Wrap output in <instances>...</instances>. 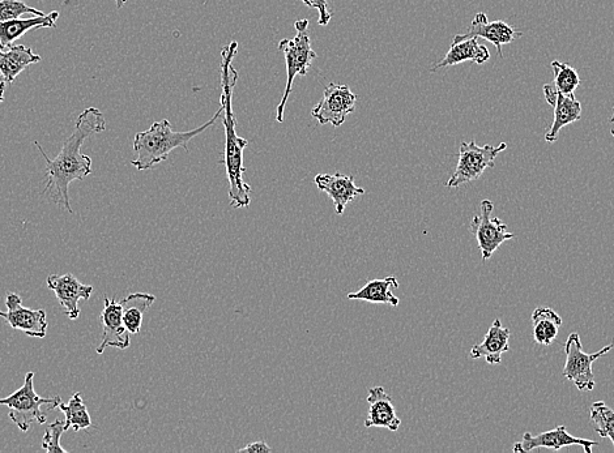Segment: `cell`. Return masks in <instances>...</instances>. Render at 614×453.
I'll use <instances>...</instances> for the list:
<instances>
[{
	"mask_svg": "<svg viewBox=\"0 0 614 453\" xmlns=\"http://www.w3.org/2000/svg\"><path fill=\"white\" fill-rule=\"evenodd\" d=\"M106 130V119L102 111L88 108L76 119L75 131L68 138L59 155L53 160L36 141V147L46 161V186L42 195L50 194V199L59 207L74 215L71 207L70 185L74 181H83L92 173V158L81 153L84 141L89 136L101 134Z\"/></svg>",
	"mask_w": 614,
	"mask_h": 453,
	"instance_id": "cell-1",
	"label": "cell"
},
{
	"mask_svg": "<svg viewBox=\"0 0 614 453\" xmlns=\"http://www.w3.org/2000/svg\"><path fill=\"white\" fill-rule=\"evenodd\" d=\"M238 51V42H230L221 51V98L223 108V125L225 127V155L223 164L227 170L229 182L230 205L234 208H247L251 204V191L243 174L246 172L243 164V152L247 147V140L237 135V119L233 111V91L238 80V71L233 67L234 58Z\"/></svg>",
	"mask_w": 614,
	"mask_h": 453,
	"instance_id": "cell-2",
	"label": "cell"
},
{
	"mask_svg": "<svg viewBox=\"0 0 614 453\" xmlns=\"http://www.w3.org/2000/svg\"><path fill=\"white\" fill-rule=\"evenodd\" d=\"M221 115H223V108H220L210 121L204 123L203 126L186 132L174 131L168 119L153 123L149 130L138 132L135 135L134 152L136 157L131 161V165L135 166L139 172H146V170H152L161 162L168 160L174 149L183 148L186 152H189L190 141L215 125Z\"/></svg>",
	"mask_w": 614,
	"mask_h": 453,
	"instance_id": "cell-3",
	"label": "cell"
},
{
	"mask_svg": "<svg viewBox=\"0 0 614 453\" xmlns=\"http://www.w3.org/2000/svg\"><path fill=\"white\" fill-rule=\"evenodd\" d=\"M296 37L293 40H281L279 50L283 51L285 64H287V85H285L283 97L276 109V121L284 122V111L287 108L289 96H291L294 79L297 76H306L313 62L317 59V53L311 47L309 21L298 20L294 23Z\"/></svg>",
	"mask_w": 614,
	"mask_h": 453,
	"instance_id": "cell-4",
	"label": "cell"
},
{
	"mask_svg": "<svg viewBox=\"0 0 614 453\" xmlns=\"http://www.w3.org/2000/svg\"><path fill=\"white\" fill-rule=\"evenodd\" d=\"M61 403L62 399L59 396L41 397L37 395L36 390H34L33 371H29L25 375L23 387L12 393L11 396L0 399V405L10 409L8 418L23 433H28L33 422L45 425L46 420H48V410L42 409L44 405H54L55 408H58Z\"/></svg>",
	"mask_w": 614,
	"mask_h": 453,
	"instance_id": "cell-5",
	"label": "cell"
},
{
	"mask_svg": "<svg viewBox=\"0 0 614 453\" xmlns=\"http://www.w3.org/2000/svg\"><path fill=\"white\" fill-rule=\"evenodd\" d=\"M506 149V143H501L498 147H493V145L480 147L475 140L469 143L463 141L460 144L458 164H456L454 174L446 182V187L458 188L476 181L486 170L494 168V161Z\"/></svg>",
	"mask_w": 614,
	"mask_h": 453,
	"instance_id": "cell-6",
	"label": "cell"
},
{
	"mask_svg": "<svg viewBox=\"0 0 614 453\" xmlns=\"http://www.w3.org/2000/svg\"><path fill=\"white\" fill-rule=\"evenodd\" d=\"M613 349L614 343L605 346L598 353H584L581 336L577 332L571 333L565 343V378L573 382L579 391L590 392L594 390L596 383L592 365Z\"/></svg>",
	"mask_w": 614,
	"mask_h": 453,
	"instance_id": "cell-7",
	"label": "cell"
},
{
	"mask_svg": "<svg viewBox=\"0 0 614 453\" xmlns=\"http://www.w3.org/2000/svg\"><path fill=\"white\" fill-rule=\"evenodd\" d=\"M494 204L490 200H483L480 204V213H477L471 222V233L475 235L477 245L481 251L483 262L492 258L506 241L515 238L514 233L507 230L505 222L493 217Z\"/></svg>",
	"mask_w": 614,
	"mask_h": 453,
	"instance_id": "cell-8",
	"label": "cell"
},
{
	"mask_svg": "<svg viewBox=\"0 0 614 453\" xmlns=\"http://www.w3.org/2000/svg\"><path fill=\"white\" fill-rule=\"evenodd\" d=\"M357 98L348 85L328 84L321 102L311 111V115L319 125L340 127L355 111Z\"/></svg>",
	"mask_w": 614,
	"mask_h": 453,
	"instance_id": "cell-9",
	"label": "cell"
},
{
	"mask_svg": "<svg viewBox=\"0 0 614 453\" xmlns=\"http://www.w3.org/2000/svg\"><path fill=\"white\" fill-rule=\"evenodd\" d=\"M7 311H0V318L6 320L12 329L24 332L33 339H45L48 335V319L44 310H32L23 306V299L17 293H8Z\"/></svg>",
	"mask_w": 614,
	"mask_h": 453,
	"instance_id": "cell-10",
	"label": "cell"
},
{
	"mask_svg": "<svg viewBox=\"0 0 614 453\" xmlns=\"http://www.w3.org/2000/svg\"><path fill=\"white\" fill-rule=\"evenodd\" d=\"M102 336L101 344L97 346V353L102 354L106 348L125 350L130 348L131 333L123 323V302L117 299L104 297V310L101 316Z\"/></svg>",
	"mask_w": 614,
	"mask_h": 453,
	"instance_id": "cell-11",
	"label": "cell"
},
{
	"mask_svg": "<svg viewBox=\"0 0 614 453\" xmlns=\"http://www.w3.org/2000/svg\"><path fill=\"white\" fill-rule=\"evenodd\" d=\"M570 446H581L586 453L592 452V447H598L599 443L595 440L573 437L565 426H558L556 429L545 431L539 435L524 433L523 439L515 443L513 451L515 453H528L539 448H549V450L560 451L561 448Z\"/></svg>",
	"mask_w": 614,
	"mask_h": 453,
	"instance_id": "cell-12",
	"label": "cell"
},
{
	"mask_svg": "<svg viewBox=\"0 0 614 453\" xmlns=\"http://www.w3.org/2000/svg\"><path fill=\"white\" fill-rule=\"evenodd\" d=\"M545 101L554 109V121L550 126L545 141L554 143L558 139V135L562 128L573 125L582 117V104L575 98L573 94H562L557 92L553 84L544 85Z\"/></svg>",
	"mask_w": 614,
	"mask_h": 453,
	"instance_id": "cell-13",
	"label": "cell"
},
{
	"mask_svg": "<svg viewBox=\"0 0 614 453\" xmlns=\"http://www.w3.org/2000/svg\"><path fill=\"white\" fill-rule=\"evenodd\" d=\"M522 32L511 27L505 21H489L484 12L476 14L475 19L469 25L468 31L463 34H456L454 42L468 40V38H483L490 44L496 46L498 54L503 57L502 46L513 44L517 38L522 37Z\"/></svg>",
	"mask_w": 614,
	"mask_h": 453,
	"instance_id": "cell-14",
	"label": "cell"
},
{
	"mask_svg": "<svg viewBox=\"0 0 614 453\" xmlns=\"http://www.w3.org/2000/svg\"><path fill=\"white\" fill-rule=\"evenodd\" d=\"M46 285L50 290H53L59 305L70 320L79 319V302L89 301L93 290H95L92 285L81 284L71 273L63 276L50 275L46 280Z\"/></svg>",
	"mask_w": 614,
	"mask_h": 453,
	"instance_id": "cell-15",
	"label": "cell"
},
{
	"mask_svg": "<svg viewBox=\"0 0 614 453\" xmlns=\"http://www.w3.org/2000/svg\"><path fill=\"white\" fill-rule=\"evenodd\" d=\"M319 190L326 192L335 205L336 215H344L345 208L352 203L357 196L365 195L364 188L356 186L353 175L319 174L314 179Z\"/></svg>",
	"mask_w": 614,
	"mask_h": 453,
	"instance_id": "cell-16",
	"label": "cell"
},
{
	"mask_svg": "<svg viewBox=\"0 0 614 453\" xmlns=\"http://www.w3.org/2000/svg\"><path fill=\"white\" fill-rule=\"evenodd\" d=\"M369 413L365 420V427H381L396 433L402 426V420L396 414L391 396L383 387H373L368 396Z\"/></svg>",
	"mask_w": 614,
	"mask_h": 453,
	"instance_id": "cell-17",
	"label": "cell"
},
{
	"mask_svg": "<svg viewBox=\"0 0 614 453\" xmlns=\"http://www.w3.org/2000/svg\"><path fill=\"white\" fill-rule=\"evenodd\" d=\"M510 336V329L503 327L500 319L494 320L483 343L472 346V360L485 358L489 365H501L503 354L510 350Z\"/></svg>",
	"mask_w": 614,
	"mask_h": 453,
	"instance_id": "cell-18",
	"label": "cell"
},
{
	"mask_svg": "<svg viewBox=\"0 0 614 453\" xmlns=\"http://www.w3.org/2000/svg\"><path fill=\"white\" fill-rule=\"evenodd\" d=\"M59 12L53 11L44 16H33L31 19H15L0 23V47L8 49L14 42L28 32L41 28H57Z\"/></svg>",
	"mask_w": 614,
	"mask_h": 453,
	"instance_id": "cell-19",
	"label": "cell"
},
{
	"mask_svg": "<svg viewBox=\"0 0 614 453\" xmlns=\"http://www.w3.org/2000/svg\"><path fill=\"white\" fill-rule=\"evenodd\" d=\"M41 59V55L34 54L29 46L14 45L8 49L0 47V74L4 76L7 84H12L21 72L32 64L41 62Z\"/></svg>",
	"mask_w": 614,
	"mask_h": 453,
	"instance_id": "cell-20",
	"label": "cell"
},
{
	"mask_svg": "<svg viewBox=\"0 0 614 453\" xmlns=\"http://www.w3.org/2000/svg\"><path fill=\"white\" fill-rule=\"evenodd\" d=\"M490 59V51L488 47L479 44L477 38H468V40L454 42L450 46L449 53L441 62L432 68V72L441 70V68L456 66V64L464 62H472L484 64Z\"/></svg>",
	"mask_w": 614,
	"mask_h": 453,
	"instance_id": "cell-21",
	"label": "cell"
},
{
	"mask_svg": "<svg viewBox=\"0 0 614 453\" xmlns=\"http://www.w3.org/2000/svg\"><path fill=\"white\" fill-rule=\"evenodd\" d=\"M392 289H399V281L394 276H388L386 279H377L369 281L364 288L355 293H349V299H357V301H365L370 303H383L398 307L400 299L392 293Z\"/></svg>",
	"mask_w": 614,
	"mask_h": 453,
	"instance_id": "cell-22",
	"label": "cell"
},
{
	"mask_svg": "<svg viewBox=\"0 0 614 453\" xmlns=\"http://www.w3.org/2000/svg\"><path fill=\"white\" fill-rule=\"evenodd\" d=\"M534 324V339L537 344L549 346L556 341L560 327L562 326L561 316L550 307H537L531 316Z\"/></svg>",
	"mask_w": 614,
	"mask_h": 453,
	"instance_id": "cell-23",
	"label": "cell"
},
{
	"mask_svg": "<svg viewBox=\"0 0 614 453\" xmlns=\"http://www.w3.org/2000/svg\"><path fill=\"white\" fill-rule=\"evenodd\" d=\"M155 301L156 297L148 293H132L122 299L123 323L131 335H138L143 326V316Z\"/></svg>",
	"mask_w": 614,
	"mask_h": 453,
	"instance_id": "cell-24",
	"label": "cell"
},
{
	"mask_svg": "<svg viewBox=\"0 0 614 453\" xmlns=\"http://www.w3.org/2000/svg\"><path fill=\"white\" fill-rule=\"evenodd\" d=\"M58 408L65 413V430L74 429L75 433L80 430H87L93 426L91 414L88 412L87 405L84 404L80 392L72 395L68 404H59Z\"/></svg>",
	"mask_w": 614,
	"mask_h": 453,
	"instance_id": "cell-25",
	"label": "cell"
},
{
	"mask_svg": "<svg viewBox=\"0 0 614 453\" xmlns=\"http://www.w3.org/2000/svg\"><path fill=\"white\" fill-rule=\"evenodd\" d=\"M590 417L596 433L601 438L611 439L614 446V409L609 408L604 401H596L591 405Z\"/></svg>",
	"mask_w": 614,
	"mask_h": 453,
	"instance_id": "cell-26",
	"label": "cell"
},
{
	"mask_svg": "<svg viewBox=\"0 0 614 453\" xmlns=\"http://www.w3.org/2000/svg\"><path fill=\"white\" fill-rule=\"evenodd\" d=\"M552 70L554 74L553 85L557 92L573 94L575 89L581 85V78H579L578 72L570 64L553 61Z\"/></svg>",
	"mask_w": 614,
	"mask_h": 453,
	"instance_id": "cell-27",
	"label": "cell"
},
{
	"mask_svg": "<svg viewBox=\"0 0 614 453\" xmlns=\"http://www.w3.org/2000/svg\"><path fill=\"white\" fill-rule=\"evenodd\" d=\"M23 15L44 16V12L36 10L23 0H0V23L20 19Z\"/></svg>",
	"mask_w": 614,
	"mask_h": 453,
	"instance_id": "cell-28",
	"label": "cell"
},
{
	"mask_svg": "<svg viewBox=\"0 0 614 453\" xmlns=\"http://www.w3.org/2000/svg\"><path fill=\"white\" fill-rule=\"evenodd\" d=\"M63 433H66L65 422L61 420L51 422L50 425L46 427L44 440H42V448L48 453H68L66 448H63L61 444Z\"/></svg>",
	"mask_w": 614,
	"mask_h": 453,
	"instance_id": "cell-29",
	"label": "cell"
},
{
	"mask_svg": "<svg viewBox=\"0 0 614 453\" xmlns=\"http://www.w3.org/2000/svg\"><path fill=\"white\" fill-rule=\"evenodd\" d=\"M301 2L304 3L305 6L319 12L318 25L327 27V25L330 24L332 14L328 11L327 0H301Z\"/></svg>",
	"mask_w": 614,
	"mask_h": 453,
	"instance_id": "cell-30",
	"label": "cell"
},
{
	"mask_svg": "<svg viewBox=\"0 0 614 453\" xmlns=\"http://www.w3.org/2000/svg\"><path fill=\"white\" fill-rule=\"evenodd\" d=\"M237 452L238 453H270L272 452V448L268 446L266 442H262V440H259V442H253V443L247 444V446L240 448V450H238Z\"/></svg>",
	"mask_w": 614,
	"mask_h": 453,
	"instance_id": "cell-31",
	"label": "cell"
},
{
	"mask_svg": "<svg viewBox=\"0 0 614 453\" xmlns=\"http://www.w3.org/2000/svg\"><path fill=\"white\" fill-rule=\"evenodd\" d=\"M7 81L4 76L0 74V102L4 101V89H6Z\"/></svg>",
	"mask_w": 614,
	"mask_h": 453,
	"instance_id": "cell-32",
	"label": "cell"
},
{
	"mask_svg": "<svg viewBox=\"0 0 614 453\" xmlns=\"http://www.w3.org/2000/svg\"><path fill=\"white\" fill-rule=\"evenodd\" d=\"M127 3V0H115V4H117L118 10H121L123 6Z\"/></svg>",
	"mask_w": 614,
	"mask_h": 453,
	"instance_id": "cell-33",
	"label": "cell"
},
{
	"mask_svg": "<svg viewBox=\"0 0 614 453\" xmlns=\"http://www.w3.org/2000/svg\"><path fill=\"white\" fill-rule=\"evenodd\" d=\"M611 122L614 123V108H613V115H612V118H611Z\"/></svg>",
	"mask_w": 614,
	"mask_h": 453,
	"instance_id": "cell-34",
	"label": "cell"
},
{
	"mask_svg": "<svg viewBox=\"0 0 614 453\" xmlns=\"http://www.w3.org/2000/svg\"><path fill=\"white\" fill-rule=\"evenodd\" d=\"M611 134H612V136H613V138H614V130H611Z\"/></svg>",
	"mask_w": 614,
	"mask_h": 453,
	"instance_id": "cell-35",
	"label": "cell"
}]
</instances>
